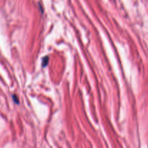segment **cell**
<instances>
[{
	"label": "cell",
	"instance_id": "obj_1",
	"mask_svg": "<svg viewBox=\"0 0 148 148\" xmlns=\"http://www.w3.org/2000/svg\"><path fill=\"white\" fill-rule=\"evenodd\" d=\"M13 99L14 100H15V103H17V104H18L19 103V101H18V98H17V97L15 96V95H13Z\"/></svg>",
	"mask_w": 148,
	"mask_h": 148
}]
</instances>
